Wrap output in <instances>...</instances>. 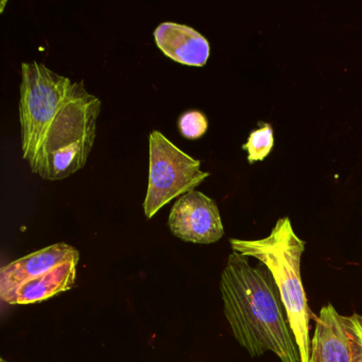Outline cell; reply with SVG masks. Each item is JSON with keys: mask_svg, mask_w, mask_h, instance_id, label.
I'll return each instance as SVG.
<instances>
[{"mask_svg": "<svg viewBox=\"0 0 362 362\" xmlns=\"http://www.w3.org/2000/svg\"><path fill=\"white\" fill-rule=\"evenodd\" d=\"M103 103L83 81L74 82L66 103L44 135L33 164V173L58 181L86 166L96 139Z\"/></svg>", "mask_w": 362, "mask_h": 362, "instance_id": "3957f363", "label": "cell"}, {"mask_svg": "<svg viewBox=\"0 0 362 362\" xmlns=\"http://www.w3.org/2000/svg\"><path fill=\"white\" fill-rule=\"evenodd\" d=\"M309 362H351L342 315L330 303L322 307L315 319Z\"/></svg>", "mask_w": 362, "mask_h": 362, "instance_id": "9c48e42d", "label": "cell"}, {"mask_svg": "<svg viewBox=\"0 0 362 362\" xmlns=\"http://www.w3.org/2000/svg\"><path fill=\"white\" fill-rule=\"evenodd\" d=\"M79 259L69 260L42 276L25 281L6 302L12 305L35 304L69 291L75 286Z\"/></svg>", "mask_w": 362, "mask_h": 362, "instance_id": "30bf717a", "label": "cell"}, {"mask_svg": "<svg viewBox=\"0 0 362 362\" xmlns=\"http://www.w3.org/2000/svg\"><path fill=\"white\" fill-rule=\"evenodd\" d=\"M74 82L44 63L23 62L20 110L23 158L33 164L46 131L66 103Z\"/></svg>", "mask_w": 362, "mask_h": 362, "instance_id": "277c9868", "label": "cell"}, {"mask_svg": "<svg viewBox=\"0 0 362 362\" xmlns=\"http://www.w3.org/2000/svg\"><path fill=\"white\" fill-rule=\"evenodd\" d=\"M260 128L251 132L247 143L243 146V149L247 152V160L250 164L264 160L274 145V136L271 124H260Z\"/></svg>", "mask_w": 362, "mask_h": 362, "instance_id": "8fae6325", "label": "cell"}, {"mask_svg": "<svg viewBox=\"0 0 362 362\" xmlns=\"http://www.w3.org/2000/svg\"><path fill=\"white\" fill-rule=\"evenodd\" d=\"M1 362H6V360L1 359Z\"/></svg>", "mask_w": 362, "mask_h": 362, "instance_id": "5bb4252c", "label": "cell"}, {"mask_svg": "<svg viewBox=\"0 0 362 362\" xmlns=\"http://www.w3.org/2000/svg\"><path fill=\"white\" fill-rule=\"evenodd\" d=\"M168 226L177 238L200 245L217 243L224 235L215 201L196 189L179 197L171 209Z\"/></svg>", "mask_w": 362, "mask_h": 362, "instance_id": "8992f818", "label": "cell"}, {"mask_svg": "<svg viewBox=\"0 0 362 362\" xmlns=\"http://www.w3.org/2000/svg\"><path fill=\"white\" fill-rule=\"evenodd\" d=\"M220 291L233 334L251 357L272 351L281 362H300L279 288L266 266H251L247 256L233 252Z\"/></svg>", "mask_w": 362, "mask_h": 362, "instance_id": "6da1fadb", "label": "cell"}, {"mask_svg": "<svg viewBox=\"0 0 362 362\" xmlns=\"http://www.w3.org/2000/svg\"><path fill=\"white\" fill-rule=\"evenodd\" d=\"M75 258H80L76 247L59 243L14 260L0 270V298L6 302L25 281L42 276Z\"/></svg>", "mask_w": 362, "mask_h": 362, "instance_id": "52a82bcc", "label": "cell"}, {"mask_svg": "<svg viewBox=\"0 0 362 362\" xmlns=\"http://www.w3.org/2000/svg\"><path fill=\"white\" fill-rule=\"evenodd\" d=\"M209 173L201 170V162L182 151L162 132L149 136V184L144 201L146 217L152 218L173 198L200 185Z\"/></svg>", "mask_w": 362, "mask_h": 362, "instance_id": "5b68a950", "label": "cell"}, {"mask_svg": "<svg viewBox=\"0 0 362 362\" xmlns=\"http://www.w3.org/2000/svg\"><path fill=\"white\" fill-rule=\"evenodd\" d=\"M177 126L180 132L185 139H197L206 133L209 122L206 116L202 112L192 110L180 116Z\"/></svg>", "mask_w": 362, "mask_h": 362, "instance_id": "7c38bea8", "label": "cell"}, {"mask_svg": "<svg viewBox=\"0 0 362 362\" xmlns=\"http://www.w3.org/2000/svg\"><path fill=\"white\" fill-rule=\"evenodd\" d=\"M233 251L253 257L267 267L281 294L290 328L300 351V362L310 360L311 313L307 303L300 262L305 241L294 233L289 218H281L266 238L257 240H230Z\"/></svg>", "mask_w": 362, "mask_h": 362, "instance_id": "7a4b0ae2", "label": "cell"}, {"mask_svg": "<svg viewBox=\"0 0 362 362\" xmlns=\"http://www.w3.org/2000/svg\"><path fill=\"white\" fill-rule=\"evenodd\" d=\"M342 322L349 338L351 362H362V315L359 313L342 315Z\"/></svg>", "mask_w": 362, "mask_h": 362, "instance_id": "4fadbf2b", "label": "cell"}, {"mask_svg": "<svg viewBox=\"0 0 362 362\" xmlns=\"http://www.w3.org/2000/svg\"><path fill=\"white\" fill-rule=\"evenodd\" d=\"M156 45L171 60L190 66H204L211 46L204 35L187 25L160 23L153 33Z\"/></svg>", "mask_w": 362, "mask_h": 362, "instance_id": "ba28073f", "label": "cell"}]
</instances>
